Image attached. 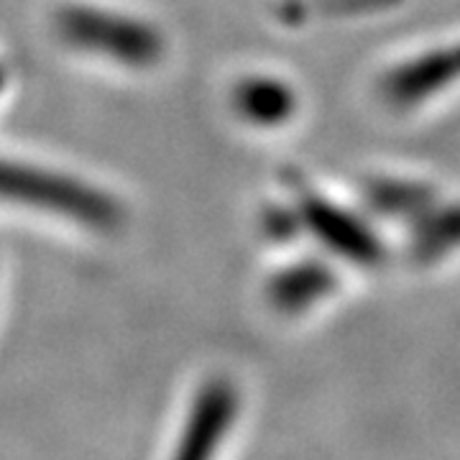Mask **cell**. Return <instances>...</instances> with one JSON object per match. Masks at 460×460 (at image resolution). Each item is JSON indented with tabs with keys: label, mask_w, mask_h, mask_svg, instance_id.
I'll return each mask as SVG.
<instances>
[{
	"label": "cell",
	"mask_w": 460,
	"mask_h": 460,
	"mask_svg": "<svg viewBox=\"0 0 460 460\" xmlns=\"http://www.w3.org/2000/svg\"><path fill=\"white\" fill-rule=\"evenodd\" d=\"M0 198L54 210L66 217L83 220L87 226H113L118 220L115 202L98 190L75 180H65L49 172L0 162Z\"/></svg>",
	"instance_id": "1"
},
{
	"label": "cell",
	"mask_w": 460,
	"mask_h": 460,
	"mask_svg": "<svg viewBox=\"0 0 460 460\" xmlns=\"http://www.w3.org/2000/svg\"><path fill=\"white\" fill-rule=\"evenodd\" d=\"M59 29L69 41L126 65L144 66L162 57L159 33L131 18L111 16L93 8H65L59 13Z\"/></svg>",
	"instance_id": "2"
},
{
	"label": "cell",
	"mask_w": 460,
	"mask_h": 460,
	"mask_svg": "<svg viewBox=\"0 0 460 460\" xmlns=\"http://www.w3.org/2000/svg\"><path fill=\"white\" fill-rule=\"evenodd\" d=\"M296 217L305 223V228L313 230L332 253H338L345 261L374 266L384 259V248L374 235V230L368 228L358 215L330 202L323 195L305 192L299 199Z\"/></svg>",
	"instance_id": "3"
},
{
	"label": "cell",
	"mask_w": 460,
	"mask_h": 460,
	"mask_svg": "<svg viewBox=\"0 0 460 460\" xmlns=\"http://www.w3.org/2000/svg\"><path fill=\"white\" fill-rule=\"evenodd\" d=\"M460 80V44L429 51L392 69L384 80V98L396 108L425 102Z\"/></svg>",
	"instance_id": "4"
},
{
	"label": "cell",
	"mask_w": 460,
	"mask_h": 460,
	"mask_svg": "<svg viewBox=\"0 0 460 460\" xmlns=\"http://www.w3.org/2000/svg\"><path fill=\"white\" fill-rule=\"evenodd\" d=\"M235 411H238V396L228 381L208 384L199 392L192 414H190V422L181 432V445L177 456L181 460L208 458L233 425Z\"/></svg>",
	"instance_id": "5"
},
{
	"label": "cell",
	"mask_w": 460,
	"mask_h": 460,
	"mask_svg": "<svg viewBox=\"0 0 460 460\" xmlns=\"http://www.w3.org/2000/svg\"><path fill=\"white\" fill-rule=\"evenodd\" d=\"M335 289V274L325 263H295L269 284V299L284 313H299Z\"/></svg>",
	"instance_id": "6"
},
{
	"label": "cell",
	"mask_w": 460,
	"mask_h": 460,
	"mask_svg": "<svg viewBox=\"0 0 460 460\" xmlns=\"http://www.w3.org/2000/svg\"><path fill=\"white\" fill-rule=\"evenodd\" d=\"M460 248V205H432L411 220L410 251L417 261H435Z\"/></svg>",
	"instance_id": "7"
},
{
	"label": "cell",
	"mask_w": 460,
	"mask_h": 460,
	"mask_svg": "<svg viewBox=\"0 0 460 460\" xmlns=\"http://www.w3.org/2000/svg\"><path fill=\"white\" fill-rule=\"evenodd\" d=\"M235 105L241 115L259 126H279L289 120L296 98L289 84L271 77H251L235 90Z\"/></svg>",
	"instance_id": "8"
},
{
	"label": "cell",
	"mask_w": 460,
	"mask_h": 460,
	"mask_svg": "<svg viewBox=\"0 0 460 460\" xmlns=\"http://www.w3.org/2000/svg\"><path fill=\"white\" fill-rule=\"evenodd\" d=\"M366 199L376 213L411 223L417 215H422L435 205V192L422 181L376 180L368 184Z\"/></svg>",
	"instance_id": "9"
},
{
	"label": "cell",
	"mask_w": 460,
	"mask_h": 460,
	"mask_svg": "<svg viewBox=\"0 0 460 460\" xmlns=\"http://www.w3.org/2000/svg\"><path fill=\"white\" fill-rule=\"evenodd\" d=\"M3 80H5V75H3V69H0V87H3Z\"/></svg>",
	"instance_id": "10"
}]
</instances>
